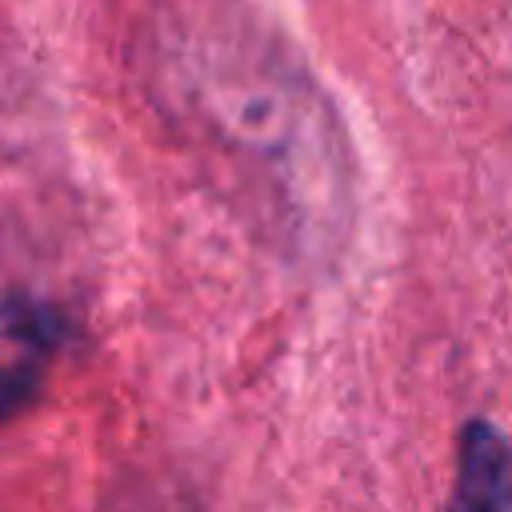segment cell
<instances>
[{
	"instance_id": "6da1fadb",
	"label": "cell",
	"mask_w": 512,
	"mask_h": 512,
	"mask_svg": "<svg viewBox=\"0 0 512 512\" xmlns=\"http://www.w3.org/2000/svg\"><path fill=\"white\" fill-rule=\"evenodd\" d=\"M444 512H512V440L492 420L460 428Z\"/></svg>"
},
{
	"instance_id": "7a4b0ae2",
	"label": "cell",
	"mask_w": 512,
	"mask_h": 512,
	"mask_svg": "<svg viewBox=\"0 0 512 512\" xmlns=\"http://www.w3.org/2000/svg\"><path fill=\"white\" fill-rule=\"evenodd\" d=\"M32 392H36V372L0 356V420L16 416L32 400Z\"/></svg>"
}]
</instances>
